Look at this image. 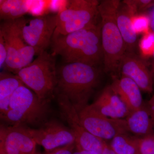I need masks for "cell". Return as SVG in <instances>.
Masks as SVG:
<instances>
[{
    "mask_svg": "<svg viewBox=\"0 0 154 154\" xmlns=\"http://www.w3.org/2000/svg\"><path fill=\"white\" fill-rule=\"evenodd\" d=\"M55 56L44 51L36 59L17 73L25 86L38 99L50 101L57 86Z\"/></svg>",
    "mask_w": 154,
    "mask_h": 154,
    "instance_id": "5",
    "label": "cell"
},
{
    "mask_svg": "<svg viewBox=\"0 0 154 154\" xmlns=\"http://www.w3.org/2000/svg\"><path fill=\"white\" fill-rule=\"evenodd\" d=\"M141 138L128 134L118 135L112 139L110 147L116 154H140Z\"/></svg>",
    "mask_w": 154,
    "mask_h": 154,
    "instance_id": "19",
    "label": "cell"
},
{
    "mask_svg": "<svg viewBox=\"0 0 154 154\" xmlns=\"http://www.w3.org/2000/svg\"><path fill=\"white\" fill-rule=\"evenodd\" d=\"M25 42L39 55L51 45L57 23V14H48L30 19L15 20Z\"/></svg>",
    "mask_w": 154,
    "mask_h": 154,
    "instance_id": "8",
    "label": "cell"
},
{
    "mask_svg": "<svg viewBox=\"0 0 154 154\" xmlns=\"http://www.w3.org/2000/svg\"><path fill=\"white\" fill-rule=\"evenodd\" d=\"M146 106L151 116L154 127V94L148 102Z\"/></svg>",
    "mask_w": 154,
    "mask_h": 154,
    "instance_id": "28",
    "label": "cell"
},
{
    "mask_svg": "<svg viewBox=\"0 0 154 154\" xmlns=\"http://www.w3.org/2000/svg\"><path fill=\"white\" fill-rule=\"evenodd\" d=\"M80 121L91 134L102 140H112L118 135L128 134L125 119L106 117L88 105L78 112Z\"/></svg>",
    "mask_w": 154,
    "mask_h": 154,
    "instance_id": "10",
    "label": "cell"
},
{
    "mask_svg": "<svg viewBox=\"0 0 154 154\" xmlns=\"http://www.w3.org/2000/svg\"><path fill=\"white\" fill-rule=\"evenodd\" d=\"M24 85L17 75L8 72L0 73V116L9 110L11 98L16 90Z\"/></svg>",
    "mask_w": 154,
    "mask_h": 154,
    "instance_id": "17",
    "label": "cell"
},
{
    "mask_svg": "<svg viewBox=\"0 0 154 154\" xmlns=\"http://www.w3.org/2000/svg\"><path fill=\"white\" fill-rule=\"evenodd\" d=\"M150 27L152 28L153 32H154V11L152 14L151 19H150Z\"/></svg>",
    "mask_w": 154,
    "mask_h": 154,
    "instance_id": "31",
    "label": "cell"
},
{
    "mask_svg": "<svg viewBox=\"0 0 154 154\" xmlns=\"http://www.w3.org/2000/svg\"><path fill=\"white\" fill-rule=\"evenodd\" d=\"M139 47L143 57L146 58L152 56L154 53V32L150 31L143 34L140 40Z\"/></svg>",
    "mask_w": 154,
    "mask_h": 154,
    "instance_id": "22",
    "label": "cell"
},
{
    "mask_svg": "<svg viewBox=\"0 0 154 154\" xmlns=\"http://www.w3.org/2000/svg\"><path fill=\"white\" fill-rule=\"evenodd\" d=\"M133 29L137 34L149 33L150 27L151 20L148 16L144 14H136L131 19Z\"/></svg>",
    "mask_w": 154,
    "mask_h": 154,
    "instance_id": "23",
    "label": "cell"
},
{
    "mask_svg": "<svg viewBox=\"0 0 154 154\" xmlns=\"http://www.w3.org/2000/svg\"><path fill=\"white\" fill-rule=\"evenodd\" d=\"M49 102L40 100L23 85L13 94L9 110L1 117V119L12 126L42 125L47 122Z\"/></svg>",
    "mask_w": 154,
    "mask_h": 154,
    "instance_id": "4",
    "label": "cell"
},
{
    "mask_svg": "<svg viewBox=\"0 0 154 154\" xmlns=\"http://www.w3.org/2000/svg\"><path fill=\"white\" fill-rule=\"evenodd\" d=\"M57 99L61 115L74 135L77 150L102 154L106 144L104 141L94 136L84 128L80 121L78 111L66 97L57 94Z\"/></svg>",
    "mask_w": 154,
    "mask_h": 154,
    "instance_id": "9",
    "label": "cell"
},
{
    "mask_svg": "<svg viewBox=\"0 0 154 154\" xmlns=\"http://www.w3.org/2000/svg\"><path fill=\"white\" fill-rule=\"evenodd\" d=\"M100 2L97 0H71L57 14L53 37L66 35L96 24Z\"/></svg>",
    "mask_w": 154,
    "mask_h": 154,
    "instance_id": "6",
    "label": "cell"
},
{
    "mask_svg": "<svg viewBox=\"0 0 154 154\" xmlns=\"http://www.w3.org/2000/svg\"><path fill=\"white\" fill-rule=\"evenodd\" d=\"M90 105L96 112L110 118L124 119L129 113L110 85L105 87L96 101Z\"/></svg>",
    "mask_w": 154,
    "mask_h": 154,
    "instance_id": "13",
    "label": "cell"
},
{
    "mask_svg": "<svg viewBox=\"0 0 154 154\" xmlns=\"http://www.w3.org/2000/svg\"><path fill=\"white\" fill-rule=\"evenodd\" d=\"M123 2L132 10L135 15H136L139 11H143L150 7L154 2L151 0H140L124 1Z\"/></svg>",
    "mask_w": 154,
    "mask_h": 154,
    "instance_id": "24",
    "label": "cell"
},
{
    "mask_svg": "<svg viewBox=\"0 0 154 154\" xmlns=\"http://www.w3.org/2000/svg\"><path fill=\"white\" fill-rule=\"evenodd\" d=\"M0 154H2L1 153H0Z\"/></svg>",
    "mask_w": 154,
    "mask_h": 154,
    "instance_id": "34",
    "label": "cell"
},
{
    "mask_svg": "<svg viewBox=\"0 0 154 154\" xmlns=\"http://www.w3.org/2000/svg\"><path fill=\"white\" fill-rule=\"evenodd\" d=\"M25 128L36 144L43 147L45 151L75 143L74 135L72 131L58 122H46L37 129Z\"/></svg>",
    "mask_w": 154,
    "mask_h": 154,
    "instance_id": "11",
    "label": "cell"
},
{
    "mask_svg": "<svg viewBox=\"0 0 154 154\" xmlns=\"http://www.w3.org/2000/svg\"><path fill=\"white\" fill-rule=\"evenodd\" d=\"M120 1L105 0L99 5L101 17V37L105 71L112 72L118 69L121 58L126 52L125 44L116 22Z\"/></svg>",
    "mask_w": 154,
    "mask_h": 154,
    "instance_id": "3",
    "label": "cell"
},
{
    "mask_svg": "<svg viewBox=\"0 0 154 154\" xmlns=\"http://www.w3.org/2000/svg\"><path fill=\"white\" fill-rule=\"evenodd\" d=\"M22 154L36 153V142L28 133L25 126L22 125L8 127Z\"/></svg>",
    "mask_w": 154,
    "mask_h": 154,
    "instance_id": "20",
    "label": "cell"
},
{
    "mask_svg": "<svg viewBox=\"0 0 154 154\" xmlns=\"http://www.w3.org/2000/svg\"><path fill=\"white\" fill-rule=\"evenodd\" d=\"M75 148V143L69 144L49 151H45L43 154H73Z\"/></svg>",
    "mask_w": 154,
    "mask_h": 154,
    "instance_id": "26",
    "label": "cell"
},
{
    "mask_svg": "<svg viewBox=\"0 0 154 154\" xmlns=\"http://www.w3.org/2000/svg\"><path fill=\"white\" fill-rule=\"evenodd\" d=\"M7 47L5 42L2 34L0 33V67L1 69L4 67L7 60Z\"/></svg>",
    "mask_w": 154,
    "mask_h": 154,
    "instance_id": "27",
    "label": "cell"
},
{
    "mask_svg": "<svg viewBox=\"0 0 154 154\" xmlns=\"http://www.w3.org/2000/svg\"><path fill=\"white\" fill-rule=\"evenodd\" d=\"M0 33L5 39L8 53L4 68L16 75L32 62L36 51L24 41L15 21L2 22Z\"/></svg>",
    "mask_w": 154,
    "mask_h": 154,
    "instance_id": "7",
    "label": "cell"
},
{
    "mask_svg": "<svg viewBox=\"0 0 154 154\" xmlns=\"http://www.w3.org/2000/svg\"><path fill=\"white\" fill-rule=\"evenodd\" d=\"M152 57V70L151 71L152 76L153 80L154 85V53Z\"/></svg>",
    "mask_w": 154,
    "mask_h": 154,
    "instance_id": "32",
    "label": "cell"
},
{
    "mask_svg": "<svg viewBox=\"0 0 154 154\" xmlns=\"http://www.w3.org/2000/svg\"><path fill=\"white\" fill-rule=\"evenodd\" d=\"M30 2L24 0H1L0 19L13 21L23 17L30 10Z\"/></svg>",
    "mask_w": 154,
    "mask_h": 154,
    "instance_id": "18",
    "label": "cell"
},
{
    "mask_svg": "<svg viewBox=\"0 0 154 154\" xmlns=\"http://www.w3.org/2000/svg\"><path fill=\"white\" fill-rule=\"evenodd\" d=\"M56 91L66 97L78 112L86 106L98 84L95 67L79 63H66L57 70Z\"/></svg>",
    "mask_w": 154,
    "mask_h": 154,
    "instance_id": "2",
    "label": "cell"
},
{
    "mask_svg": "<svg viewBox=\"0 0 154 154\" xmlns=\"http://www.w3.org/2000/svg\"><path fill=\"white\" fill-rule=\"evenodd\" d=\"M102 154H116L115 152L113 151L111 147L109 146L107 144L105 145L103 152Z\"/></svg>",
    "mask_w": 154,
    "mask_h": 154,
    "instance_id": "29",
    "label": "cell"
},
{
    "mask_svg": "<svg viewBox=\"0 0 154 154\" xmlns=\"http://www.w3.org/2000/svg\"><path fill=\"white\" fill-rule=\"evenodd\" d=\"M140 154H154V134L141 138Z\"/></svg>",
    "mask_w": 154,
    "mask_h": 154,
    "instance_id": "25",
    "label": "cell"
},
{
    "mask_svg": "<svg viewBox=\"0 0 154 154\" xmlns=\"http://www.w3.org/2000/svg\"><path fill=\"white\" fill-rule=\"evenodd\" d=\"M35 154H41L39 153L36 152V153Z\"/></svg>",
    "mask_w": 154,
    "mask_h": 154,
    "instance_id": "33",
    "label": "cell"
},
{
    "mask_svg": "<svg viewBox=\"0 0 154 154\" xmlns=\"http://www.w3.org/2000/svg\"><path fill=\"white\" fill-rule=\"evenodd\" d=\"M120 3L116 14V22L125 44L126 51L134 52L137 34L133 29L131 19L135 14L125 3Z\"/></svg>",
    "mask_w": 154,
    "mask_h": 154,
    "instance_id": "16",
    "label": "cell"
},
{
    "mask_svg": "<svg viewBox=\"0 0 154 154\" xmlns=\"http://www.w3.org/2000/svg\"><path fill=\"white\" fill-rule=\"evenodd\" d=\"M53 54L66 63H79L96 67L103 60L100 25L96 24L69 33L53 37Z\"/></svg>",
    "mask_w": 154,
    "mask_h": 154,
    "instance_id": "1",
    "label": "cell"
},
{
    "mask_svg": "<svg viewBox=\"0 0 154 154\" xmlns=\"http://www.w3.org/2000/svg\"><path fill=\"white\" fill-rule=\"evenodd\" d=\"M125 119L128 131L135 136L144 137L154 134L153 122L146 105L130 112Z\"/></svg>",
    "mask_w": 154,
    "mask_h": 154,
    "instance_id": "15",
    "label": "cell"
},
{
    "mask_svg": "<svg viewBox=\"0 0 154 154\" xmlns=\"http://www.w3.org/2000/svg\"><path fill=\"white\" fill-rule=\"evenodd\" d=\"M110 85L124 103L129 113L143 107L140 89L134 81L128 77L122 75L118 78L113 76Z\"/></svg>",
    "mask_w": 154,
    "mask_h": 154,
    "instance_id": "14",
    "label": "cell"
},
{
    "mask_svg": "<svg viewBox=\"0 0 154 154\" xmlns=\"http://www.w3.org/2000/svg\"><path fill=\"white\" fill-rule=\"evenodd\" d=\"M73 154H99L96 152L85 150H76Z\"/></svg>",
    "mask_w": 154,
    "mask_h": 154,
    "instance_id": "30",
    "label": "cell"
},
{
    "mask_svg": "<svg viewBox=\"0 0 154 154\" xmlns=\"http://www.w3.org/2000/svg\"><path fill=\"white\" fill-rule=\"evenodd\" d=\"M0 153L2 154H22L8 127L1 125Z\"/></svg>",
    "mask_w": 154,
    "mask_h": 154,
    "instance_id": "21",
    "label": "cell"
},
{
    "mask_svg": "<svg viewBox=\"0 0 154 154\" xmlns=\"http://www.w3.org/2000/svg\"><path fill=\"white\" fill-rule=\"evenodd\" d=\"M122 76L128 77L134 81L140 90L151 94L153 91L154 82L151 71L142 58L134 52L126 51L119 64Z\"/></svg>",
    "mask_w": 154,
    "mask_h": 154,
    "instance_id": "12",
    "label": "cell"
}]
</instances>
